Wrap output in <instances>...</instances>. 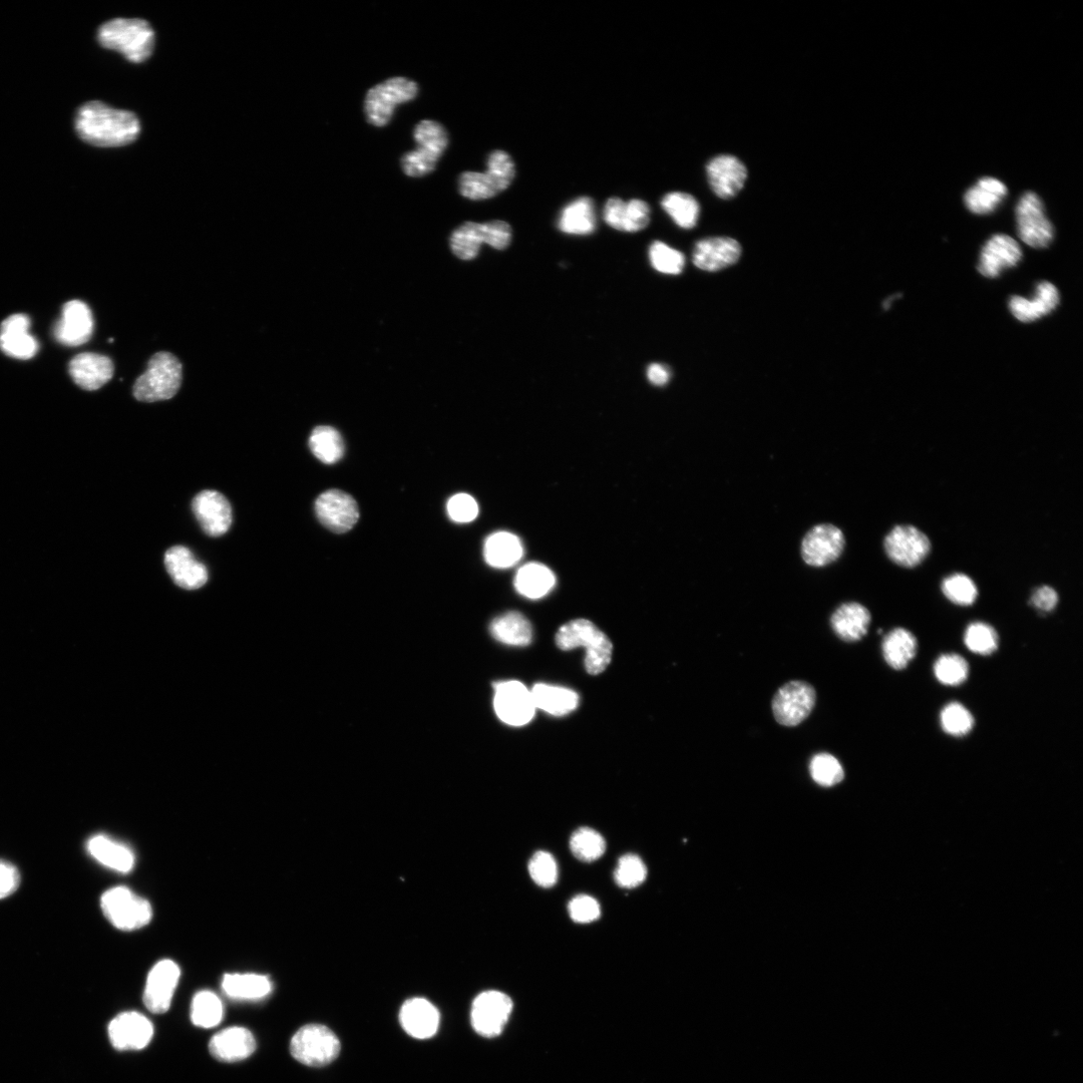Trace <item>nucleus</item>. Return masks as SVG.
Returning <instances> with one entry per match:
<instances>
[{
	"instance_id": "nucleus-60",
	"label": "nucleus",
	"mask_w": 1083,
	"mask_h": 1083,
	"mask_svg": "<svg viewBox=\"0 0 1083 1083\" xmlns=\"http://www.w3.org/2000/svg\"><path fill=\"white\" fill-rule=\"evenodd\" d=\"M1030 602L1036 609L1048 612L1056 607L1058 595L1053 588L1042 586L1036 589Z\"/></svg>"
},
{
	"instance_id": "nucleus-25",
	"label": "nucleus",
	"mask_w": 1083,
	"mask_h": 1083,
	"mask_svg": "<svg viewBox=\"0 0 1083 1083\" xmlns=\"http://www.w3.org/2000/svg\"><path fill=\"white\" fill-rule=\"evenodd\" d=\"M400 1020L406 1032L417 1039L433 1037L440 1026L441 1015L425 998H413L402 1007Z\"/></svg>"
},
{
	"instance_id": "nucleus-10",
	"label": "nucleus",
	"mask_w": 1083,
	"mask_h": 1083,
	"mask_svg": "<svg viewBox=\"0 0 1083 1083\" xmlns=\"http://www.w3.org/2000/svg\"><path fill=\"white\" fill-rule=\"evenodd\" d=\"M494 707L499 718L513 727L527 725L535 714L532 693L519 681H502L494 685Z\"/></svg>"
},
{
	"instance_id": "nucleus-49",
	"label": "nucleus",
	"mask_w": 1083,
	"mask_h": 1083,
	"mask_svg": "<svg viewBox=\"0 0 1083 1083\" xmlns=\"http://www.w3.org/2000/svg\"><path fill=\"white\" fill-rule=\"evenodd\" d=\"M647 877L643 861L636 855L627 854L620 858L614 872L616 884L624 889H633L641 885Z\"/></svg>"
},
{
	"instance_id": "nucleus-53",
	"label": "nucleus",
	"mask_w": 1083,
	"mask_h": 1083,
	"mask_svg": "<svg viewBox=\"0 0 1083 1083\" xmlns=\"http://www.w3.org/2000/svg\"><path fill=\"white\" fill-rule=\"evenodd\" d=\"M650 206L643 200L632 199L626 202L623 232L635 233L644 230L650 223Z\"/></svg>"
},
{
	"instance_id": "nucleus-15",
	"label": "nucleus",
	"mask_w": 1083,
	"mask_h": 1083,
	"mask_svg": "<svg viewBox=\"0 0 1083 1083\" xmlns=\"http://www.w3.org/2000/svg\"><path fill=\"white\" fill-rule=\"evenodd\" d=\"M708 183L720 199H732L745 187L748 170L744 163L732 155H720L709 161L706 167Z\"/></svg>"
},
{
	"instance_id": "nucleus-40",
	"label": "nucleus",
	"mask_w": 1083,
	"mask_h": 1083,
	"mask_svg": "<svg viewBox=\"0 0 1083 1083\" xmlns=\"http://www.w3.org/2000/svg\"><path fill=\"white\" fill-rule=\"evenodd\" d=\"M661 206L680 228L688 230L696 226L700 206L690 194L684 192L668 193L662 198Z\"/></svg>"
},
{
	"instance_id": "nucleus-23",
	"label": "nucleus",
	"mask_w": 1083,
	"mask_h": 1083,
	"mask_svg": "<svg viewBox=\"0 0 1083 1083\" xmlns=\"http://www.w3.org/2000/svg\"><path fill=\"white\" fill-rule=\"evenodd\" d=\"M70 374L83 390L97 391L112 380L113 361L108 356L98 353H81L71 361Z\"/></svg>"
},
{
	"instance_id": "nucleus-20",
	"label": "nucleus",
	"mask_w": 1083,
	"mask_h": 1083,
	"mask_svg": "<svg viewBox=\"0 0 1083 1083\" xmlns=\"http://www.w3.org/2000/svg\"><path fill=\"white\" fill-rule=\"evenodd\" d=\"M94 317L90 307L80 300L65 304L63 315L55 327L59 342L68 346L87 343L94 332Z\"/></svg>"
},
{
	"instance_id": "nucleus-11",
	"label": "nucleus",
	"mask_w": 1083,
	"mask_h": 1083,
	"mask_svg": "<svg viewBox=\"0 0 1083 1083\" xmlns=\"http://www.w3.org/2000/svg\"><path fill=\"white\" fill-rule=\"evenodd\" d=\"M513 1001L500 991H486L474 1001L471 1020L477 1033L494 1037L503 1031L512 1013Z\"/></svg>"
},
{
	"instance_id": "nucleus-22",
	"label": "nucleus",
	"mask_w": 1083,
	"mask_h": 1083,
	"mask_svg": "<svg viewBox=\"0 0 1083 1083\" xmlns=\"http://www.w3.org/2000/svg\"><path fill=\"white\" fill-rule=\"evenodd\" d=\"M31 319L26 314H15L0 326V349L11 357L27 360L39 351L38 340L30 334Z\"/></svg>"
},
{
	"instance_id": "nucleus-26",
	"label": "nucleus",
	"mask_w": 1083,
	"mask_h": 1083,
	"mask_svg": "<svg viewBox=\"0 0 1083 1083\" xmlns=\"http://www.w3.org/2000/svg\"><path fill=\"white\" fill-rule=\"evenodd\" d=\"M256 1049L253 1034L244 1027H229L215 1034L209 1044L210 1053L223 1062H237L248 1058Z\"/></svg>"
},
{
	"instance_id": "nucleus-61",
	"label": "nucleus",
	"mask_w": 1083,
	"mask_h": 1083,
	"mask_svg": "<svg viewBox=\"0 0 1083 1083\" xmlns=\"http://www.w3.org/2000/svg\"><path fill=\"white\" fill-rule=\"evenodd\" d=\"M648 381L658 387L667 385L671 379V372L668 367L660 364H652L647 370Z\"/></svg>"
},
{
	"instance_id": "nucleus-35",
	"label": "nucleus",
	"mask_w": 1083,
	"mask_h": 1083,
	"mask_svg": "<svg viewBox=\"0 0 1083 1083\" xmlns=\"http://www.w3.org/2000/svg\"><path fill=\"white\" fill-rule=\"evenodd\" d=\"M490 631L496 640L512 646H527L533 637L529 620L519 612H508L497 617L491 623Z\"/></svg>"
},
{
	"instance_id": "nucleus-6",
	"label": "nucleus",
	"mask_w": 1083,
	"mask_h": 1083,
	"mask_svg": "<svg viewBox=\"0 0 1083 1083\" xmlns=\"http://www.w3.org/2000/svg\"><path fill=\"white\" fill-rule=\"evenodd\" d=\"M340 1041L328 1027L309 1024L301 1027L292 1037L290 1052L300 1063L321 1067L334 1061L340 1052Z\"/></svg>"
},
{
	"instance_id": "nucleus-14",
	"label": "nucleus",
	"mask_w": 1083,
	"mask_h": 1083,
	"mask_svg": "<svg viewBox=\"0 0 1083 1083\" xmlns=\"http://www.w3.org/2000/svg\"><path fill=\"white\" fill-rule=\"evenodd\" d=\"M845 547L843 532L834 525L814 527L804 538L802 555L812 567H825L840 558Z\"/></svg>"
},
{
	"instance_id": "nucleus-56",
	"label": "nucleus",
	"mask_w": 1083,
	"mask_h": 1083,
	"mask_svg": "<svg viewBox=\"0 0 1083 1083\" xmlns=\"http://www.w3.org/2000/svg\"><path fill=\"white\" fill-rule=\"evenodd\" d=\"M569 914L576 923H591L601 915L599 903L591 896L578 895L569 904Z\"/></svg>"
},
{
	"instance_id": "nucleus-41",
	"label": "nucleus",
	"mask_w": 1083,
	"mask_h": 1083,
	"mask_svg": "<svg viewBox=\"0 0 1083 1083\" xmlns=\"http://www.w3.org/2000/svg\"><path fill=\"white\" fill-rule=\"evenodd\" d=\"M483 244H485L484 224L466 222L451 236L452 251L462 260L475 259Z\"/></svg>"
},
{
	"instance_id": "nucleus-46",
	"label": "nucleus",
	"mask_w": 1083,
	"mask_h": 1083,
	"mask_svg": "<svg viewBox=\"0 0 1083 1083\" xmlns=\"http://www.w3.org/2000/svg\"><path fill=\"white\" fill-rule=\"evenodd\" d=\"M964 642L973 653L987 656L997 650L999 640L997 632L992 626L982 622H975L966 629Z\"/></svg>"
},
{
	"instance_id": "nucleus-32",
	"label": "nucleus",
	"mask_w": 1083,
	"mask_h": 1083,
	"mask_svg": "<svg viewBox=\"0 0 1083 1083\" xmlns=\"http://www.w3.org/2000/svg\"><path fill=\"white\" fill-rule=\"evenodd\" d=\"M221 986L229 998L242 1001L261 1000L272 991L270 979L259 974H226Z\"/></svg>"
},
{
	"instance_id": "nucleus-4",
	"label": "nucleus",
	"mask_w": 1083,
	"mask_h": 1083,
	"mask_svg": "<svg viewBox=\"0 0 1083 1083\" xmlns=\"http://www.w3.org/2000/svg\"><path fill=\"white\" fill-rule=\"evenodd\" d=\"M182 379L180 360L170 352H158L150 359L147 372L135 383L133 394L145 403L170 400L180 390Z\"/></svg>"
},
{
	"instance_id": "nucleus-28",
	"label": "nucleus",
	"mask_w": 1083,
	"mask_h": 1083,
	"mask_svg": "<svg viewBox=\"0 0 1083 1083\" xmlns=\"http://www.w3.org/2000/svg\"><path fill=\"white\" fill-rule=\"evenodd\" d=\"M1059 300L1057 288L1052 283L1043 281L1037 285L1036 296L1032 300L1012 296L1009 309L1019 321L1031 322L1052 312L1058 306Z\"/></svg>"
},
{
	"instance_id": "nucleus-54",
	"label": "nucleus",
	"mask_w": 1083,
	"mask_h": 1083,
	"mask_svg": "<svg viewBox=\"0 0 1083 1083\" xmlns=\"http://www.w3.org/2000/svg\"><path fill=\"white\" fill-rule=\"evenodd\" d=\"M414 139L418 144H431L446 151L449 135L444 126L436 121H422L414 130Z\"/></svg>"
},
{
	"instance_id": "nucleus-43",
	"label": "nucleus",
	"mask_w": 1083,
	"mask_h": 1083,
	"mask_svg": "<svg viewBox=\"0 0 1083 1083\" xmlns=\"http://www.w3.org/2000/svg\"><path fill=\"white\" fill-rule=\"evenodd\" d=\"M570 848L577 859L590 863L603 856L606 850V842L601 834L585 827L578 829L572 835Z\"/></svg>"
},
{
	"instance_id": "nucleus-24",
	"label": "nucleus",
	"mask_w": 1083,
	"mask_h": 1083,
	"mask_svg": "<svg viewBox=\"0 0 1083 1083\" xmlns=\"http://www.w3.org/2000/svg\"><path fill=\"white\" fill-rule=\"evenodd\" d=\"M166 569L173 581L186 590H197L208 581V571L184 546H175L165 554Z\"/></svg>"
},
{
	"instance_id": "nucleus-7",
	"label": "nucleus",
	"mask_w": 1083,
	"mask_h": 1083,
	"mask_svg": "<svg viewBox=\"0 0 1083 1083\" xmlns=\"http://www.w3.org/2000/svg\"><path fill=\"white\" fill-rule=\"evenodd\" d=\"M101 908L111 924L124 931L145 927L153 916L151 904L126 887L112 888L104 893Z\"/></svg>"
},
{
	"instance_id": "nucleus-58",
	"label": "nucleus",
	"mask_w": 1083,
	"mask_h": 1083,
	"mask_svg": "<svg viewBox=\"0 0 1083 1083\" xmlns=\"http://www.w3.org/2000/svg\"><path fill=\"white\" fill-rule=\"evenodd\" d=\"M21 884V875L13 864L0 860V899L13 895Z\"/></svg>"
},
{
	"instance_id": "nucleus-51",
	"label": "nucleus",
	"mask_w": 1083,
	"mask_h": 1083,
	"mask_svg": "<svg viewBox=\"0 0 1083 1083\" xmlns=\"http://www.w3.org/2000/svg\"><path fill=\"white\" fill-rule=\"evenodd\" d=\"M442 156L418 147L417 150L406 153L402 157V168L409 177H424L432 173Z\"/></svg>"
},
{
	"instance_id": "nucleus-59",
	"label": "nucleus",
	"mask_w": 1083,
	"mask_h": 1083,
	"mask_svg": "<svg viewBox=\"0 0 1083 1083\" xmlns=\"http://www.w3.org/2000/svg\"><path fill=\"white\" fill-rule=\"evenodd\" d=\"M625 208L626 202L621 198L612 197L608 199L603 210V218L606 224L615 230L623 232Z\"/></svg>"
},
{
	"instance_id": "nucleus-48",
	"label": "nucleus",
	"mask_w": 1083,
	"mask_h": 1083,
	"mask_svg": "<svg viewBox=\"0 0 1083 1083\" xmlns=\"http://www.w3.org/2000/svg\"><path fill=\"white\" fill-rule=\"evenodd\" d=\"M810 771L813 780L823 787L840 784L845 773L840 762L830 754H819L812 759Z\"/></svg>"
},
{
	"instance_id": "nucleus-13",
	"label": "nucleus",
	"mask_w": 1083,
	"mask_h": 1083,
	"mask_svg": "<svg viewBox=\"0 0 1083 1083\" xmlns=\"http://www.w3.org/2000/svg\"><path fill=\"white\" fill-rule=\"evenodd\" d=\"M885 551L896 564L913 568L928 556L931 548L928 537L913 526H897L885 539Z\"/></svg>"
},
{
	"instance_id": "nucleus-21",
	"label": "nucleus",
	"mask_w": 1083,
	"mask_h": 1083,
	"mask_svg": "<svg viewBox=\"0 0 1083 1083\" xmlns=\"http://www.w3.org/2000/svg\"><path fill=\"white\" fill-rule=\"evenodd\" d=\"M1021 258L1022 250L1015 239L996 234L981 250L978 271L987 278H996L1003 270L1016 266Z\"/></svg>"
},
{
	"instance_id": "nucleus-30",
	"label": "nucleus",
	"mask_w": 1083,
	"mask_h": 1083,
	"mask_svg": "<svg viewBox=\"0 0 1083 1083\" xmlns=\"http://www.w3.org/2000/svg\"><path fill=\"white\" fill-rule=\"evenodd\" d=\"M87 850L96 861L114 871L129 873L135 866L133 852L107 836L92 837L87 844Z\"/></svg>"
},
{
	"instance_id": "nucleus-12",
	"label": "nucleus",
	"mask_w": 1083,
	"mask_h": 1083,
	"mask_svg": "<svg viewBox=\"0 0 1083 1083\" xmlns=\"http://www.w3.org/2000/svg\"><path fill=\"white\" fill-rule=\"evenodd\" d=\"M315 512L320 523L336 534L351 530L359 519L355 500L340 490H329L315 502Z\"/></svg>"
},
{
	"instance_id": "nucleus-45",
	"label": "nucleus",
	"mask_w": 1083,
	"mask_h": 1083,
	"mask_svg": "<svg viewBox=\"0 0 1083 1083\" xmlns=\"http://www.w3.org/2000/svg\"><path fill=\"white\" fill-rule=\"evenodd\" d=\"M652 267L663 274H680L685 266L684 255L661 241H655L649 248Z\"/></svg>"
},
{
	"instance_id": "nucleus-27",
	"label": "nucleus",
	"mask_w": 1083,
	"mask_h": 1083,
	"mask_svg": "<svg viewBox=\"0 0 1083 1083\" xmlns=\"http://www.w3.org/2000/svg\"><path fill=\"white\" fill-rule=\"evenodd\" d=\"M458 183L460 194L474 201L492 199L512 185L508 178L492 167H487L485 173L464 172Z\"/></svg>"
},
{
	"instance_id": "nucleus-9",
	"label": "nucleus",
	"mask_w": 1083,
	"mask_h": 1083,
	"mask_svg": "<svg viewBox=\"0 0 1083 1083\" xmlns=\"http://www.w3.org/2000/svg\"><path fill=\"white\" fill-rule=\"evenodd\" d=\"M1018 236L1032 248H1045L1053 240L1054 229L1045 215L1040 198L1032 192L1025 193L1016 207Z\"/></svg>"
},
{
	"instance_id": "nucleus-33",
	"label": "nucleus",
	"mask_w": 1083,
	"mask_h": 1083,
	"mask_svg": "<svg viewBox=\"0 0 1083 1083\" xmlns=\"http://www.w3.org/2000/svg\"><path fill=\"white\" fill-rule=\"evenodd\" d=\"M1007 195L1006 186L999 180L986 177L970 188L965 196V205L977 215L994 212Z\"/></svg>"
},
{
	"instance_id": "nucleus-38",
	"label": "nucleus",
	"mask_w": 1083,
	"mask_h": 1083,
	"mask_svg": "<svg viewBox=\"0 0 1083 1083\" xmlns=\"http://www.w3.org/2000/svg\"><path fill=\"white\" fill-rule=\"evenodd\" d=\"M917 652L915 636L904 628L891 631L883 641V654L886 662L896 670L906 668Z\"/></svg>"
},
{
	"instance_id": "nucleus-62",
	"label": "nucleus",
	"mask_w": 1083,
	"mask_h": 1083,
	"mask_svg": "<svg viewBox=\"0 0 1083 1083\" xmlns=\"http://www.w3.org/2000/svg\"><path fill=\"white\" fill-rule=\"evenodd\" d=\"M898 296H901V295H899V294H897V295H893V296H891V297H890L889 299H887V300H886V301L884 302V305H883V306H884V308H885L886 310H888V309H889V308L891 307V305H892L893 301H894V300H895L896 298H898Z\"/></svg>"
},
{
	"instance_id": "nucleus-50",
	"label": "nucleus",
	"mask_w": 1083,
	"mask_h": 1083,
	"mask_svg": "<svg viewBox=\"0 0 1083 1083\" xmlns=\"http://www.w3.org/2000/svg\"><path fill=\"white\" fill-rule=\"evenodd\" d=\"M942 591L947 599L960 606L972 605L978 596L975 583L964 574L947 577L942 583Z\"/></svg>"
},
{
	"instance_id": "nucleus-8",
	"label": "nucleus",
	"mask_w": 1083,
	"mask_h": 1083,
	"mask_svg": "<svg viewBox=\"0 0 1083 1083\" xmlns=\"http://www.w3.org/2000/svg\"><path fill=\"white\" fill-rule=\"evenodd\" d=\"M816 700V690L810 683L791 681L776 693L773 700L774 715L780 725L797 727L809 717Z\"/></svg>"
},
{
	"instance_id": "nucleus-34",
	"label": "nucleus",
	"mask_w": 1083,
	"mask_h": 1083,
	"mask_svg": "<svg viewBox=\"0 0 1083 1083\" xmlns=\"http://www.w3.org/2000/svg\"><path fill=\"white\" fill-rule=\"evenodd\" d=\"M524 549L520 539L508 532L491 535L484 547L487 563L495 568H510L523 557Z\"/></svg>"
},
{
	"instance_id": "nucleus-17",
	"label": "nucleus",
	"mask_w": 1083,
	"mask_h": 1083,
	"mask_svg": "<svg viewBox=\"0 0 1083 1083\" xmlns=\"http://www.w3.org/2000/svg\"><path fill=\"white\" fill-rule=\"evenodd\" d=\"M154 1035L152 1022L139 1012H124L109 1025V1037L118 1050H141Z\"/></svg>"
},
{
	"instance_id": "nucleus-36",
	"label": "nucleus",
	"mask_w": 1083,
	"mask_h": 1083,
	"mask_svg": "<svg viewBox=\"0 0 1083 1083\" xmlns=\"http://www.w3.org/2000/svg\"><path fill=\"white\" fill-rule=\"evenodd\" d=\"M554 573L545 565L530 563L523 566L517 573L515 587L517 591L530 599H539L546 596L555 586Z\"/></svg>"
},
{
	"instance_id": "nucleus-42",
	"label": "nucleus",
	"mask_w": 1083,
	"mask_h": 1083,
	"mask_svg": "<svg viewBox=\"0 0 1083 1083\" xmlns=\"http://www.w3.org/2000/svg\"><path fill=\"white\" fill-rule=\"evenodd\" d=\"M224 1007L220 998L213 992H198L191 1005V1020L202 1028L217 1026L223 1019Z\"/></svg>"
},
{
	"instance_id": "nucleus-18",
	"label": "nucleus",
	"mask_w": 1083,
	"mask_h": 1083,
	"mask_svg": "<svg viewBox=\"0 0 1083 1083\" xmlns=\"http://www.w3.org/2000/svg\"><path fill=\"white\" fill-rule=\"evenodd\" d=\"M192 509L204 532L211 537L223 536L232 525L231 505L216 491L198 494L193 500Z\"/></svg>"
},
{
	"instance_id": "nucleus-1",
	"label": "nucleus",
	"mask_w": 1083,
	"mask_h": 1083,
	"mask_svg": "<svg viewBox=\"0 0 1083 1083\" xmlns=\"http://www.w3.org/2000/svg\"><path fill=\"white\" fill-rule=\"evenodd\" d=\"M76 131L85 142L104 148L122 147L137 140L141 125L137 116L101 102H90L76 116Z\"/></svg>"
},
{
	"instance_id": "nucleus-2",
	"label": "nucleus",
	"mask_w": 1083,
	"mask_h": 1083,
	"mask_svg": "<svg viewBox=\"0 0 1083 1083\" xmlns=\"http://www.w3.org/2000/svg\"><path fill=\"white\" fill-rule=\"evenodd\" d=\"M100 44L122 54L134 64L146 62L153 54L155 33L144 20L115 19L104 24L98 34Z\"/></svg>"
},
{
	"instance_id": "nucleus-55",
	"label": "nucleus",
	"mask_w": 1083,
	"mask_h": 1083,
	"mask_svg": "<svg viewBox=\"0 0 1083 1083\" xmlns=\"http://www.w3.org/2000/svg\"><path fill=\"white\" fill-rule=\"evenodd\" d=\"M447 509L450 518L457 523H470L479 514V506L476 500L468 494H458L452 497Z\"/></svg>"
},
{
	"instance_id": "nucleus-16",
	"label": "nucleus",
	"mask_w": 1083,
	"mask_h": 1083,
	"mask_svg": "<svg viewBox=\"0 0 1083 1083\" xmlns=\"http://www.w3.org/2000/svg\"><path fill=\"white\" fill-rule=\"evenodd\" d=\"M180 975L179 966L169 959L153 967L144 993V1003L151 1012L161 1014L169 1010Z\"/></svg>"
},
{
	"instance_id": "nucleus-31",
	"label": "nucleus",
	"mask_w": 1083,
	"mask_h": 1083,
	"mask_svg": "<svg viewBox=\"0 0 1083 1083\" xmlns=\"http://www.w3.org/2000/svg\"><path fill=\"white\" fill-rule=\"evenodd\" d=\"M594 201L589 197H580L563 208L557 226L569 235H589L596 229Z\"/></svg>"
},
{
	"instance_id": "nucleus-39",
	"label": "nucleus",
	"mask_w": 1083,
	"mask_h": 1083,
	"mask_svg": "<svg viewBox=\"0 0 1083 1083\" xmlns=\"http://www.w3.org/2000/svg\"><path fill=\"white\" fill-rule=\"evenodd\" d=\"M312 454L323 464L333 465L339 462L345 452L341 435L327 426L317 427L309 438Z\"/></svg>"
},
{
	"instance_id": "nucleus-3",
	"label": "nucleus",
	"mask_w": 1083,
	"mask_h": 1083,
	"mask_svg": "<svg viewBox=\"0 0 1083 1083\" xmlns=\"http://www.w3.org/2000/svg\"><path fill=\"white\" fill-rule=\"evenodd\" d=\"M555 640L562 650L586 648L585 667L590 674L602 673L611 662L612 642L589 620L576 619L566 623L558 630Z\"/></svg>"
},
{
	"instance_id": "nucleus-47",
	"label": "nucleus",
	"mask_w": 1083,
	"mask_h": 1083,
	"mask_svg": "<svg viewBox=\"0 0 1083 1083\" xmlns=\"http://www.w3.org/2000/svg\"><path fill=\"white\" fill-rule=\"evenodd\" d=\"M934 673L942 684L957 686L966 681L969 675V666L962 656L945 654L936 661Z\"/></svg>"
},
{
	"instance_id": "nucleus-37",
	"label": "nucleus",
	"mask_w": 1083,
	"mask_h": 1083,
	"mask_svg": "<svg viewBox=\"0 0 1083 1083\" xmlns=\"http://www.w3.org/2000/svg\"><path fill=\"white\" fill-rule=\"evenodd\" d=\"M536 708L552 715H565L577 708L579 697L571 689L548 684H537L531 690Z\"/></svg>"
},
{
	"instance_id": "nucleus-52",
	"label": "nucleus",
	"mask_w": 1083,
	"mask_h": 1083,
	"mask_svg": "<svg viewBox=\"0 0 1083 1083\" xmlns=\"http://www.w3.org/2000/svg\"><path fill=\"white\" fill-rule=\"evenodd\" d=\"M529 872L533 881L542 888H551L558 880L556 860L548 852L540 851L532 857Z\"/></svg>"
},
{
	"instance_id": "nucleus-44",
	"label": "nucleus",
	"mask_w": 1083,
	"mask_h": 1083,
	"mask_svg": "<svg viewBox=\"0 0 1083 1083\" xmlns=\"http://www.w3.org/2000/svg\"><path fill=\"white\" fill-rule=\"evenodd\" d=\"M940 720L943 731L952 737H964L974 726L971 712L958 702L947 704L941 712Z\"/></svg>"
},
{
	"instance_id": "nucleus-19",
	"label": "nucleus",
	"mask_w": 1083,
	"mask_h": 1083,
	"mask_svg": "<svg viewBox=\"0 0 1083 1083\" xmlns=\"http://www.w3.org/2000/svg\"><path fill=\"white\" fill-rule=\"evenodd\" d=\"M742 256L741 244L730 237H711L698 241L693 250L694 265L716 272L736 264Z\"/></svg>"
},
{
	"instance_id": "nucleus-57",
	"label": "nucleus",
	"mask_w": 1083,
	"mask_h": 1083,
	"mask_svg": "<svg viewBox=\"0 0 1083 1083\" xmlns=\"http://www.w3.org/2000/svg\"><path fill=\"white\" fill-rule=\"evenodd\" d=\"M484 224L485 244L497 250H505L512 242V228L505 221L495 220Z\"/></svg>"
},
{
	"instance_id": "nucleus-5",
	"label": "nucleus",
	"mask_w": 1083,
	"mask_h": 1083,
	"mask_svg": "<svg viewBox=\"0 0 1083 1083\" xmlns=\"http://www.w3.org/2000/svg\"><path fill=\"white\" fill-rule=\"evenodd\" d=\"M418 94V84L406 78H393L372 88L365 100L368 122L379 128L387 126L396 107L415 100Z\"/></svg>"
},
{
	"instance_id": "nucleus-29",
	"label": "nucleus",
	"mask_w": 1083,
	"mask_h": 1083,
	"mask_svg": "<svg viewBox=\"0 0 1083 1083\" xmlns=\"http://www.w3.org/2000/svg\"><path fill=\"white\" fill-rule=\"evenodd\" d=\"M832 627L842 640L856 642L866 636L871 614L863 605L850 602L840 606L831 619Z\"/></svg>"
}]
</instances>
